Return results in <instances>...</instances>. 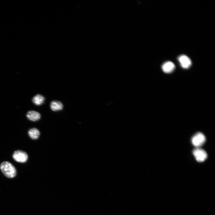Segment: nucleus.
I'll use <instances>...</instances> for the list:
<instances>
[{
  "instance_id": "obj_1",
  "label": "nucleus",
  "mask_w": 215,
  "mask_h": 215,
  "mask_svg": "<svg viewBox=\"0 0 215 215\" xmlns=\"http://www.w3.org/2000/svg\"><path fill=\"white\" fill-rule=\"evenodd\" d=\"M0 169L3 174L7 177L12 178L16 175V171L13 165L7 161L2 162L0 165Z\"/></svg>"
},
{
  "instance_id": "obj_2",
  "label": "nucleus",
  "mask_w": 215,
  "mask_h": 215,
  "mask_svg": "<svg viewBox=\"0 0 215 215\" xmlns=\"http://www.w3.org/2000/svg\"><path fill=\"white\" fill-rule=\"evenodd\" d=\"M206 138L204 135L201 132L194 135L192 138V142L194 146L198 148L202 145L205 142Z\"/></svg>"
},
{
  "instance_id": "obj_3",
  "label": "nucleus",
  "mask_w": 215,
  "mask_h": 215,
  "mask_svg": "<svg viewBox=\"0 0 215 215\" xmlns=\"http://www.w3.org/2000/svg\"><path fill=\"white\" fill-rule=\"evenodd\" d=\"M193 153L196 160L198 162H203L207 158L208 155L206 152L201 148H196L193 151Z\"/></svg>"
},
{
  "instance_id": "obj_4",
  "label": "nucleus",
  "mask_w": 215,
  "mask_h": 215,
  "mask_svg": "<svg viewBox=\"0 0 215 215\" xmlns=\"http://www.w3.org/2000/svg\"><path fill=\"white\" fill-rule=\"evenodd\" d=\"M13 158L16 162L24 163L27 161L28 157L27 154L25 152L21 150H17L14 153Z\"/></svg>"
},
{
  "instance_id": "obj_5",
  "label": "nucleus",
  "mask_w": 215,
  "mask_h": 215,
  "mask_svg": "<svg viewBox=\"0 0 215 215\" xmlns=\"http://www.w3.org/2000/svg\"><path fill=\"white\" fill-rule=\"evenodd\" d=\"M178 60L181 67L185 69H189L192 65V61L190 59L185 55L180 56Z\"/></svg>"
},
{
  "instance_id": "obj_6",
  "label": "nucleus",
  "mask_w": 215,
  "mask_h": 215,
  "mask_svg": "<svg viewBox=\"0 0 215 215\" xmlns=\"http://www.w3.org/2000/svg\"><path fill=\"white\" fill-rule=\"evenodd\" d=\"M162 68L164 72L166 73H170L174 70L175 66L172 62L167 61L165 62L162 65Z\"/></svg>"
},
{
  "instance_id": "obj_7",
  "label": "nucleus",
  "mask_w": 215,
  "mask_h": 215,
  "mask_svg": "<svg viewBox=\"0 0 215 215\" xmlns=\"http://www.w3.org/2000/svg\"><path fill=\"white\" fill-rule=\"evenodd\" d=\"M26 117L29 120L32 121H36L40 119L41 115L38 112L31 111L27 113Z\"/></svg>"
},
{
  "instance_id": "obj_8",
  "label": "nucleus",
  "mask_w": 215,
  "mask_h": 215,
  "mask_svg": "<svg viewBox=\"0 0 215 215\" xmlns=\"http://www.w3.org/2000/svg\"><path fill=\"white\" fill-rule=\"evenodd\" d=\"M40 135V133L39 131L36 128H31L28 131L29 136L33 140H36L38 139Z\"/></svg>"
},
{
  "instance_id": "obj_9",
  "label": "nucleus",
  "mask_w": 215,
  "mask_h": 215,
  "mask_svg": "<svg viewBox=\"0 0 215 215\" xmlns=\"http://www.w3.org/2000/svg\"><path fill=\"white\" fill-rule=\"evenodd\" d=\"M50 107L53 111H57L62 110L63 105L62 103L60 101H54L51 102Z\"/></svg>"
},
{
  "instance_id": "obj_10",
  "label": "nucleus",
  "mask_w": 215,
  "mask_h": 215,
  "mask_svg": "<svg viewBox=\"0 0 215 215\" xmlns=\"http://www.w3.org/2000/svg\"><path fill=\"white\" fill-rule=\"evenodd\" d=\"M44 97L42 95L38 94L35 96L32 99V101L35 105H40L44 103Z\"/></svg>"
}]
</instances>
